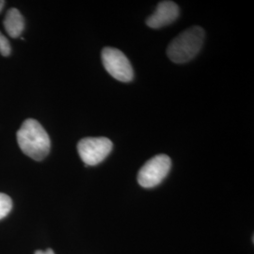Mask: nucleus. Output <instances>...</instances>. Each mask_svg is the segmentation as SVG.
Instances as JSON below:
<instances>
[{
    "label": "nucleus",
    "instance_id": "f257e3e1",
    "mask_svg": "<svg viewBox=\"0 0 254 254\" xmlns=\"http://www.w3.org/2000/svg\"><path fill=\"white\" fill-rule=\"evenodd\" d=\"M16 136L22 152L36 161L45 159L50 152V137L45 128L34 119L26 120L17 131Z\"/></svg>",
    "mask_w": 254,
    "mask_h": 254
},
{
    "label": "nucleus",
    "instance_id": "f03ea898",
    "mask_svg": "<svg viewBox=\"0 0 254 254\" xmlns=\"http://www.w3.org/2000/svg\"><path fill=\"white\" fill-rule=\"evenodd\" d=\"M204 30L200 27H190L173 39L168 46L167 54L175 64H186L194 59L200 52L203 41Z\"/></svg>",
    "mask_w": 254,
    "mask_h": 254
},
{
    "label": "nucleus",
    "instance_id": "7ed1b4c3",
    "mask_svg": "<svg viewBox=\"0 0 254 254\" xmlns=\"http://www.w3.org/2000/svg\"><path fill=\"white\" fill-rule=\"evenodd\" d=\"M171 168V158L167 154H157L141 167L137 173V182L142 188H154L167 177Z\"/></svg>",
    "mask_w": 254,
    "mask_h": 254
},
{
    "label": "nucleus",
    "instance_id": "20e7f679",
    "mask_svg": "<svg viewBox=\"0 0 254 254\" xmlns=\"http://www.w3.org/2000/svg\"><path fill=\"white\" fill-rule=\"evenodd\" d=\"M113 143L108 137H85L77 144V151L86 166H96L110 154Z\"/></svg>",
    "mask_w": 254,
    "mask_h": 254
},
{
    "label": "nucleus",
    "instance_id": "39448f33",
    "mask_svg": "<svg viewBox=\"0 0 254 254\" xmlns=\"http://www.w3.org/2000/svg\"><path fill=\"white\" fill-rule=\"evenodd\" d=\"M102 61L107 72L115 79L130 82L134 77V71L127 56L117 48L105 47L102 51Z\"/></svg>",
    "mask_w": 254,
    "mask_h": 254
},
{
    "label": "nucleus",
    "instance_id": "423d86ee",
    "mask_svg": "<svg viewBox=\"0 0 254 254\" xmlns=\"http://www.w3.org/2000/svg\"><path fill=\"white\" fill-rule=\"evenodd\" d=\"M179 7L173 1H161L154 13L150 15L146 24L152 28H160L173 23L179 16Z\"/></svg>",
    "mask_w": 254,
    "mask_h": 254
},
{
    "label": "nucleus",
    "instance_id": "0eeeda50",
    "mask_svg": "<svg viewBox=\"0 0 254 254\" xmlns=\"http://www.w3.org/2000/svg\"><path fill=\"white\" fill-rule=\"evenodd\" d=\"M3 25L9 36L18 38L25 28V20L18 9L11 8L6 13Z\"/></svg>",
    "mask_w": 254,
    "mask_h": 254
},
{
    "label": "nucleus",
    "instance_id": "6e6552de",
    "mask_svg": "<svg viewBox=\"0 0 254 254\" xmlns=\"http://www.w3.org/2000/svg\"><path fill=\"white\" fill-rule=\"evenodd\" d=\"M11 208L12 200L10 197L4 193H0V219L7 217Z\"/></svg>",
    "mask_w": 254,
    "mask_h": 254
},
{
    "label": "nucleus",
    "instance_id": "1a4fd4ad",
    "mask_svg": "<svg viewBox=\"0 0 254 254\" xmlns=\"http://www.w3.org/2000/svg\"><path fill=\"white\" fill-rule=\"evenodd\" d=\"M10 51L11 48L8 39L0 32V54L4 57H8L10 54Z\"/></svg>",
    "mask_w": 254,
    "mask_h": 254
},
{
    "label": "nucleus",
    "instance_id": "9d476101",
    "mask_svg": "<svg viewBox=\"0 0 254 254\" xmlns=\"http://www.w3.org/2000/svg\"><path fill=\"white\" fill-rule=\"evenodd\" d=\"M35 254H56L53 250L51 249H47L46 251H36Z\"/></svg>",
    "mask_w": 254,
    "mask_h": 254
},
{
    "label": "nucleus",
    "instance_id": "9b49d317",
    "mask_svg": "<svg viewBox=\"0 0 254 254\" xmlns=\"http://www.w3.org/2000/svg\"><path fill=\"white\" fill-rule=\"evenodd\" d=\"M4 4H5V2H4L3 0H0V11L2 10V9H3V7H4Z\"/></svg>",
    "mask_w": 254,
    "mask_h": 254
}]
</instances>
